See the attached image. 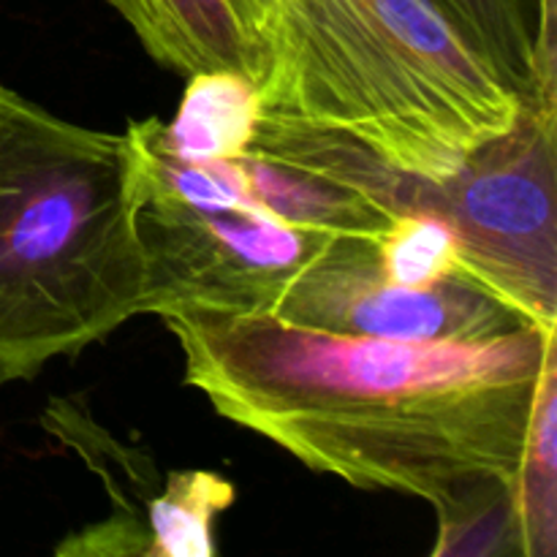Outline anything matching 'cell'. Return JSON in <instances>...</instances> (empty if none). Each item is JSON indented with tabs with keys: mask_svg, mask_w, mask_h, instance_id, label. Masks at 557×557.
Instances as JSON below:
<instances>
[{
	"mask_svg": "<svg viewBox=\"0 0 557 557\" xmlns=\"http://www.w3.org/2000/svg\"><path fill=\"white\" fill-rule=\"evenodd\" d=\"M185 384L310 471L449 509L517 484L557 330L413 343L343 335L272 313H172Z\"/></svg>",
	"mask_w": 557,
	"mask_h": 557,
	"instance_id": "6da1fadb",
	"label": "cell"
},
{
	"mask_svg": "<svg viewBox=\"0 0 557 557\" xmlns=\"http://www.w3.org/2000/svg\"><path fill=\"white\" fill-rule=\"evenodd\" d=\"M259 112L446 180L528 107L435 0H281Z\"/></svg>",
	"mask_w": 557,
	"mask_h": 557,
	"instance_id": "7a4b0ae2",
	"label": "cell"
},
{
	"mask_svg": "<svg viewBox=\"0 0 557 557\" xmlns=\"http://www.w3.org/2000/svg\"><path fill=\"white\" fill-rule=\"evenodd\" d=\"M128 134L58 117L0 82V386L145 313Z\"/></svg>",
	"mask_w": 557,
	"mask_h": 557,
	"instance_id": "3957f363",
	"label": "cell"
},
{
	"mask_svg": "<svg viewBox=\"0 0 557 557\" xmlns=\"http://www.w3.org/2000/svg\"><path fill=\"white\" fill-rule=\"evenodd\" d=\"M125 134L136 152L145 313H275L335 239L256 205L226 158L180 156L158 117L136 120Z\"/></svg>",
	"mask_w": 557,
	"mask_h": 557,
	"instance_id": "277c9868",
	"label": "cell"
},
{
	"mask_svg": "<svg viewBox=\"0 0 557 557\" xmlns=\"http://www.w3.org/2000/svg\"><path fill=\"white\" fill-rule=\"evenodd\" d=\"M555 156L557 109L528 103L455 174L413 183V212L455 234L460 275L544 330H557Z\"/></svg>",
	"mask_w": 557,
	"mask_h": 557,
	"instance_id": "5b68a950",
	"label": "cell"
},
{
	"mask_svg": "<svg viewBox=\"0 0 557 557\" xmlns=\"http://www.w3.org/2000/svg\"><path fill=\"white\" fill-rule=\"evenodd\" d=\"M47 433L63 441L101 479L109 517L54 547L63 557H212L215 522L237 498L212 471L161 476L147 451L123 444L96 422L85 397H58L44 411Z\"/></svg>",
	"mask_w": 557,
	"mask_h": 557,
	"instance_id": "8992f818",
	"label": "cell"
},
{
	"mask_svg": "<svg viewBox=\"0 0 557 557\" xmlns=\"http://www.w3.org/2000/svg\"><path fill=\"white\" fill-rule=\"evenodd\" d=\"M272 315L313 330L413 343L490 341L531 324L471 281H395L381 270L373 239L364 237L332 239L286 288Z\"/></svg>",
	"mask_w": 557,
	"mask_h": 557,
	"instance_id": "52a82bcc",
	"label": "cell"
},
{
	"mask_svg": "<svg viewBox=\"0 0 557 557\" xmlns=\"http://www.w3.org/2000/svg\"><path fill=\"white\" fill-rule=\"evenodd\" d=\"M226 161L245 194L292 226L375 239L397 221L324 166L308 125L259 112L248 139Z\"/></svg>",
	"mask_w": 557,
	"mask_h": 557,
	"instance_id": "ba28073f",
	"label": "cell"
},
{
	"mask_svg": "<svg viewBox=\"0 0 557 557\" xmlns=\"http://www.w3.org/2000/svg\"><path fill=\"white\" fill-rule=\"evenodd\" d=\"M152 60L174 74H234L259 85L264 54L250 41L232 0H107Z\"/></svg>",
	"mask_w": 557,
	"mask_h": 557,
	"instance_id": "9c48e42d",
	"label": "cell"
},
{
	"mask_svg": "<svg viewBox=\"0 0 557 557\" xmlns=\"http://www.w3.org/2000/svg\"><path fill=\"white\" fill-rule=\"evenodd\" d=\"M531 107L557 109V0H435Z\"/></svg>",
	"mask_w": 557,
	"mask_h": 557,
	"instance_id": "30bf717a",
	"label": "cell"
},
{
	"mask_svg": "<svg viewBox=\"0 0 557 557\" xmlns=\"http://www.w3.org/2000/svg\"><path fill=\"white\" fill-rule=\"evenodd\" d=\"M517 520L522 557L557 553V348L539 379L517 473Z\"/></svg>",
	"mask_w": 557,
	"mask_h": 557,
	"instance_id": "8fae6325",
	"label": "cell"
},
{
	"mask_svg": "<svg viewBox=\"0 0 557 557\" xmlns=\"http://www.w3.org/2000/svg\"><path fill=\"white\" fill-rule=\"evenodd\" d=\"M259 114L256 85L234 74L190 76L174 123H163L169 147L185 158H226L243 147Z\"/></svg>",
	"mask_w": 557,
	"mask_h": 557,
	"instance_id": "7c38bea8",
	"label": "cell"
},
{
	"mask_svg": "<svg viewBox=\"0 0 557 557\" xmlns=\"http://www.w3.org/2000/svg\"><path fill=\"white\" fill-rule=\"evenodd\" d=\"M517 484L487 482L438 515L435 557L462 555H520V520H517Z\"/></svg>",
	"mask_w": 557,
	"mask_h": 557,
	"instance_id": "4fadbf2b",
	"label": "cell"
},
{
	"mask_svg": "<svg viewBox=\"0 0 557 557\" xmlns=\"http://www.w3.org/2000/svg\"><path fill=\"white\" fill-rule=\"evenodd\" d=\"M373 243L381 270L408 286H430L449 277L466 281L457 267L455 234L438 215H400Z\"/></svg>",
	"mask_w": 557,
	"mask_h": 557,
	"instance_id": "5bb4252c",
	"label": "cell"
},
{
	"mask_svg": "<svg viewBox=\"0 0 557 557\" xmlns=\"http://www.w3.org/2000/svg\"><path fill=\"white\" fill-rule=\"evenodd\" d=\"M277 3H281V0H232V9L234 14H237L239 25L245 27L250 41H253L259 49H261V41H264L267 30H270ZM261 54H264V49H261Z\"/></svg>",
	"mask_w": 557,
	"mask_h": 557,
	"instance_id": "9a60e30c",
	"label": "cell"
}]
</instances>
